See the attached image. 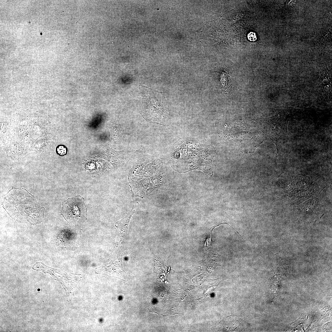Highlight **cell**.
I'll use <instances>...</instances> for the list:
<instances>
[{
  "mask_svg": "<svg viewBox=\"0 0 332 332\" xmlns=\"http://www.w3.org/2000/svg\"><path fill=\"white\" fill-rule=\"evenodd\" d=\"M139 89V103L143 117L151 121L168 125L169 113L162 93L141 85Z\"/></svg>",
  "mask_w": 332,
  "mask_h": 332,
  "instance_id": "6da1fadb",
  "label": "cell"
},
{
  "mask_svg": "<svg viewBox=\"0 0 332 332\" xmlns=\"http://www.w3.org/2000/svg\"><path fill=\"white\" fill-rule=\"evenodd\" d=\"M61 214L68 221H80L87 217L84 199L80 195L68 199L62 203Z\"/></svg>",
  "mask_w": 332,
  "mask_h": 332,
  "instance_id": "7a4b0ae2",
  "label": "cell"
},
{
  "mask_svg": "<svg viewBox=\"0 0 332 332\" xmlns=\"http://www.w3.org/2000/svg\"><path fill=\"white\" fill-rule=\"evenodd\" d=\"M260 127L266 137L270 138L275 144L277 148L278 144L289 140L286 123L268 122Z\"/></svg>",
  "mask_w": 332,
  "mask_h": 332,
  "instance_id": "3957f363",
  "label": "cell"
},
{
  "mask_svg": "<svg viewBox=\"0 0 332 332\" xmlns=\"http://www.w3.org/2000/svg\"><path fill=\"white\" fill-rule=\"evenodd\" d=\"M230 76L225 72H223L220 75V81L224 89L226 92H228L230 88L229 81Z\"/></svg>",
  "mask_w": 332,
  "mask_h": 332,
  "instance_id": "277c9868",
  "label": "cell"
},
{
  "mask_svg": "<svg viewBox=\"0 0 332 332\" xmlns=\"http://www.w3.org/2000/svg\"><path fill=\"white\" fill-rule=\"evenodd\" d=\"M57 152L61 156H63L67 153V149L66 147L63 145H60L58 146L56 149Z\"/></svg>",
  "mask_w": 332,
  "mask_h": 332,
  "instance_id": "5b68a950",
  "label": "cell"
},
{
  "mask_svg": "<svg viewBox=\"0 0 332 332\" xmlns=\"http://www.w3.org/2000/svg\"><path fill=\"white\" fill-rule=\"evenodd\" d=\"M248 39L250 41L254 42L257 39L255 34L253 32H251L247 35Z\"/></svg>",
  "mask_w": 332,
  "mask_h": 332,
  "instance_id": "8992f818",
  "label": "cell"
}]
</instances>
